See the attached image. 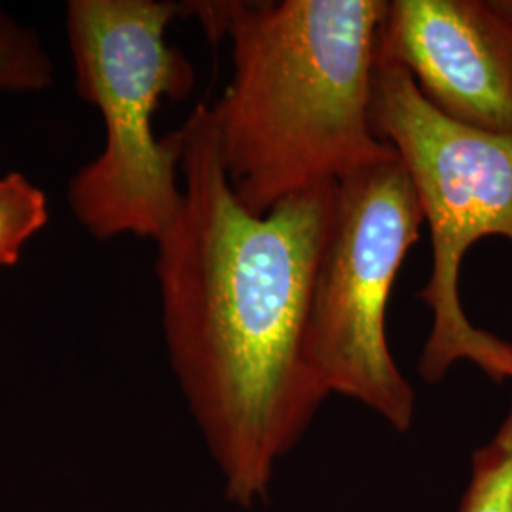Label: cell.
I'll return each mask as SVG.
<instances>
[{
	"mask_svg": "<svg viewBox=\"0 0 512 512\" xmlns=\"http://www.w3.org/2000/svg\"><path fill=\"white\" fill-rule=\"evenodd\" d=\"M179 131L183 202L154 241L165 349L224 494L251 507L330 395L306 355V317L338 183L256 217L226 177L209 107Z\"/></svg>",
	"mask_w": 512,
	"mask_h": 512,
	"instance_id": "cell-1",
	"label": "cell"
},
{
	"mask_svg": "<svg viewBox=\"0 0 512 512\" xmlns=\"http://www.w3.org/2000/svg\"><path fill=\"white\" fill-rule=\"evenodd\" d=\"M387 0L184 2L207 37L228 38L232 78L209 107L220 162L256 217L397 156L370 124Z\"/></svg>",
	"mask_w": 512,
	"mask_h": 512,
	"instance_id": "cell-2",
	"label": "cell"
},
{
	"mask_svg": "<svg viewBox=\"0 0 512 512\" xmlns=\"http://www.w3.org/2000/svg\"><path fill=\"white\" fill-rule=\"evenodd\" d=\"M181 4L169 0H71L65 10L76 92L99 112L101 152L69 183V207L99 241H156L183 202V137H156L154 116L167 99L188 97L196 76L167 42Z\"/></svg>",
	"mask_w": 512,
	"mask_h": 512,
	"instance_id": "cell-3",
	"label": "cell"
},
{
	"mask_svg": "<svg viewBox=\"0 0 512 512\" xmlns=\"http://www.w3.org/2000/svg\"><path fill=\"white\" fill-rule=\"evenodd\" d=\"M370 124L395 148L429 226L433 270L418 298L433 311L420 376L437 384L459 361L494 382L512 380V344L467 319L459 272L484 238L512 243V135L467 128L429 107L401 65L378 59L372 74Z\"/></svg>",
	"mask_w": 512,
	"mask_h": 512,
	"instance_id": "cell-4",
	"label": "cell"
},
{
	"mask_svg": "<svg viewBox=\"0 0 512 512\" xmlns=\"http://www.w3.org/2000/svg\"><path fill=\"white\" fill-rule=\"evenodd\" d=\"M423 222L399 154L342 179L306 317V355L330 395L363 404L401 433L414 423L416 393L389 351L385 315Z\"/></svg>",
	"mask_w": 512,
	"mask_h": 512,
	"instance_id": "cell-5",
	"label": "cell"
},
{
	"mask_svg": "<svg viewBox=\"0 0 512 512\" xmlns=\"http://www.w3.org/2000/svg\"><path fill=\"white\" fill-rule=\"evenodd\" d=\"M376 57L442 116L512 135V0H387Z\"/></svg>",
	"mask_w": 512,
	"mask_h": 512,
	"instance_id": "cell-6",
	"label": "cell"
},
{
	"mask_svg": "<svg viewBox=\"0 0 512 512\" xmlns=\"http://www.w3.org/2000/svg\"><path fill=\"white\" fill-rule=\"evenodd\" d=\"M54 84V61L37 31L0 6V93H37Z\"/></svg>",
	"mask_w": 512,
	"mask_h": 512,
	"instance_id": "cell-7",
	"label": "cell"
},
{
	"mask_svg": "<svg viewBox=\"0 0 512 512\" xmlns=\"http://www.w3.org/2000/svg\"><path fill=\"white\" fill-rule=\"evenodd\" d=\"M46 194L23 173L0 175V266H16L25 243L48 224Z\"/></svg>",
	"mask_w": 512,
	"mask_h": 512,
	"instance_id": "cell-8",
	"label": "cell"
},
{
	"mask_svg": "<svg viewBox=\"0 0 512 512\" xmlns=\"http://www.w3.org/2000/svg\"><path fill=\"white\" fill-rule=\"evenodd\" d=\"M459 512H512V410L494 439L473 454Z\"/></svg>",
	"mask_w": 512,
	"mask_h": 512,
	"instance_id": "cell-9",
	"label": "cell"
}]
</instances>
